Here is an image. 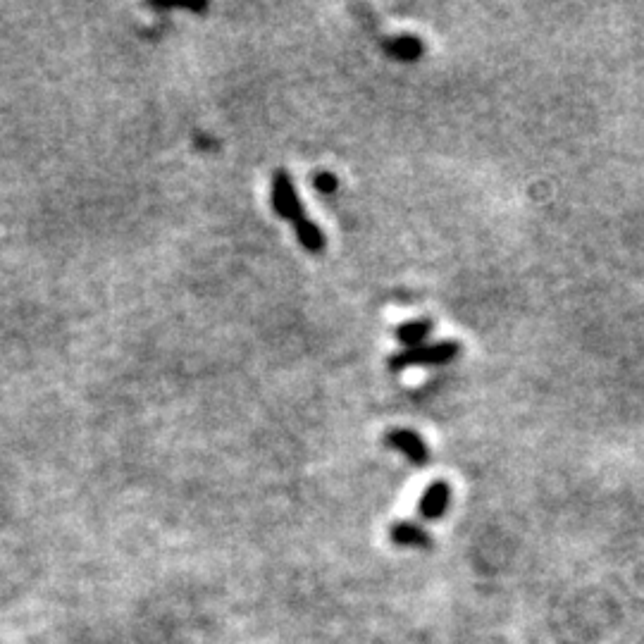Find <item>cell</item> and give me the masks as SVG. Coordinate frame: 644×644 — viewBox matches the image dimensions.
I'll return each mask as SVG.
<instances>
[{"label":"cell","instance_id":"4","mask_svg":"<svg viewBox=\"0 0 644 644\" xmlns=\"http://www.w3.org/2000/svg\"><path fill=\"white\" fill-rule=\"evenodd\" d=\"M449 504H451V487L442 480L432 482V485L425 489L423 497H420L418 513L420 518L425 520H439L449 511Z\"/></svg>","mask_w":644,"mask_h":644},{"label":"cell","instance_id":"8","mask_svg":"<svg viewBox=\"0 0 644 644\" xmlns=\"http://www.w3.org/2000/svg\"><path fill=\"white\" fill-rule=\"evenodd\" d=\"M296 239H299V244L306 249L308 253H320L325 251V234H322V229L315 225L313 220L303 218L301 222H296Z\"/></svg>","mask_w":644,"mask_h":644},{"label":"cell","instance_id":"9","mask_svg":"<svg viewBox=\"0 0 644 644\" xmlns=\"http://www.w3.org/2000/svg\"><path fill=\"white\" fill-rule=\"evenodd\" d=\"M315 189L320 191V194H334V191H337L339 187V179L332 175V172H318V175H315Z\"/></svg>","mask_w":644,"mask_h":644},{"label":"cell","instance_id":"1","mask_svg":"<svg viewBox=\"0 0 644 644\" xmlns=\"http://www.w3.org/2000/svg\"><path fill=\"white\" fill-rule=\"evenodd\" d=\"M458 356H461V344L454 342V339H442V342L420 344L413 346V349L399 351V354L389 358V370L401 373V370L408 368H430V365L451 363Z\"/></svg>","mask_w":644,"mask_h":644},{"label":"cell","instance_id":"3","mask_svg":"<svg viewBox=\"0 0 644 644\" xmlns=\"http://www.w3.org/2000/svg\"><path fill=\"white\" fill-rule=\"evenodd\" d=\"M385 447L404 454L413 466H427L430 461V451H427L425 442L420 439L418 432L413 430H392L385 435Z\"/></svg>","mask_w":644,"mask_h":644},{"label":"cell","instance_id":"2","mask_svg":"<svg viewBox=\"0 0 644 644\" xmlns=\"http://www.w3.org/2000/svg\"><path fill=\"white\" fill-rule=\"evenodd\" d=\"M272 208H275V213L280 215V218L291 220L294 225L306 218V215H303L301 198L296 194L294 179L289 177L287 170H277L275 175H272Z\"/></svg>","mask_w":644,"mask_h":644},{"label":"cell","instance_id":"6","mask_svg":"<svg viewBox=\"0 0 644 644\" xmlns=\"http://www.w3.org/2000/svg\"><path fill=\"white\" fill-rule=\"evenodd\" d=\"M385 51L392 55L394 60H401V63H413L423 55L425 46L418 36L413 34H401V36H392V39L385 41Z\"/></svg>","mask_w":644,"mask_h":644},{"label":"cell","instance_id":"5","mask_svg":"<svg viewBox=\"0 0 644 644\" xmlns=\"http://www.w3.org/2000/svg\"><path fill=\"white\" fill-rule=\"evenodd\" d=\"M389 540L396 547H413V549H430L432 537L425 528H420L418 523H411V520H401V523H394L389 528Z\"/></svg>","mask_w":644,"mask_h":644},{"label":"cell","instance_id":"7","mask_svg":"<svg viewBox=\"0 0 644 644\" xmlns=\"http://www.w3.org/2000/svg\"><path fill=\"white\" fill-rule=\"evenodd\" d=\"M432 320L430 318H418V320H408L404 325L396 327V339L406 346V349H413V346L425 344V339L430 337L432 332Z\"/></svg>","mask_w":644,"mask_h":644}]
</instances>
